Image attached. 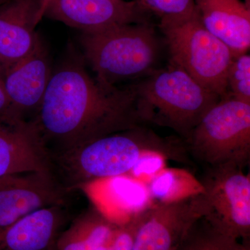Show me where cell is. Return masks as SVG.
<instances>
[{
  "label": "cell",
  "mask_w": 250,
  "mask_h": 250,
  "mask_svg": "<svg viewBox=\"0 0 250 250\" xmlns=\"http://www.w3.org/2000/svg\"><path fill=\"white\" fill-rule=\"evenodd\" d=\"M29 172H52L36 125L20 117L0 118V177Z\"/></svg>",
  "instance_id": "12"
},
{
  "label": "cell",
  "mask_w": 250,
  "mask_h": 250,
  "mask_svg": "<svg viewBox=\"0 0 250 250\" xmlns=\"http://www.w3.org/2000/svg\"><path fill=\"white\" fill-rule=\"evenodd\" d=\"M83 58L106 84L138 81L158 68L161 41L152 22L82 33Z\"/></svg>",
  "instance_id": "4"
},
{
  "label": "cell",
  "mask_w": 250,
  "mask_h": 250,
  "mask_svg": "<svg viewBox=\"0 0 250 250\" xmlns=\"http://www.w3.org/2000/svg\"><path fill=\"white\" fill-rule=\"evenodd\" d=\"M160 152L170 160L187 163V149L143 126L107 135L51 156V170L67 191L95 182L128 176L140 159Z\"/></svg>",
  "instance_id": "2"
},
{
  "label": "cell",
  "mask_w": 250,
  "mask_h": 250,
  "mask_svg": "<svg viewBox=\"0 0 250 250\" xmlns=\"http://www.w3.org/2000/svg\"><path fill=\"white\" fill-rule=\"evenodd\" d=\"M203 212L202 193L151 206L139 215L132 250H178Z\"/></svg>",
  "instance_id": "8"
},
{
  "label": "cell",
  "mask_w": 250,
  "mask_h": 250,
  "mask_svg": "<svg viewBox=\"0 0 250 250\" xmlns=\"http://www.w3.org/2000/svg\"><path fill=\"white\" fill-rule=\"evenodd\" d=\"M83 189L96 209L116 225H123L153 205L147 185L128 176L95 181Z\"/></svg>",
  "instance_id": "14"
},
{
  "label": "cell",
  "mask_w": 250,
  "mask_h": 250,
  "mask_svg": "<svg viewBox=\"0 0 250 250\" xmlns=\"http://www.w3.org/2000/svg\"><path fill=\"white\" fill-rule=\"evenodd\" d=\"M238 239L225 234L205 219L197 220L178 250H241Z\"/></svg>",
  "instance_id": "19"
},
{
  "label": "cell",
  "mask_w": 250,
  "mask_h": 250,
  "mask_svg": "<svg viewBox=\"0 0 250 250\" xmlns=\"http://www.w3.org/2000/svg\"><path fill=\"white\" fill-rule=\"evenodd\" d=\"M67 193L52 172L0 177V227L41 208L64 205Z\"/></svg>",
  "instance_id": "10"
},
{
  "label": "cell",
  "mask_w": 250,
  "mask_h": 250,
  "mask_svg": "<svg viewBox=\"0 0 250 250\" xmlns=\"http://www.w3.org/2000/svg\"><path fill=\"white\" fill-rule=\"evenodd\" d=\"M147 185L153 205L182 201L204 192L201 181L182 169L166 167Z\"/></svg>",
  "instance_id": "18"
},
{
  "label": "cell",
  "mask_w": 250,
  "mask_h": 250,
  "mask_svg": "<svg viewBox=\"0 0 250 250\" xmlns=\"http://www.w3.org/2000/svg\"><path fill=\"white\" fill-rule=\"evenodd\" d=\"M6 0H0V5L2 4L3 3H4Z\"/></svg>",
  "instance_id": "27"
},
{
  "label": "cell",
  "mask_w": 250,
  "mask_h": 250,
  "mask_svg": "<svg viewBox=\"0 0 250 250\" xmlns=\"http://www.w3.org/2000/svg\"><path fill=\"white\" fill-rule=\"evenodd\" d=\"M227 85V96L250 104V54H241L233 58L229 70Z\"/></svg>",
  "instance_id": "20"
},
{
  "label": "cell",
  "mask_w": 250,
  "mask_h": 250,
  "mask_svg": "<svg viewBox=\"0 0 250 250\" xmlns=\"http://www.w3.org/2000/svg\"><path fill=\"white\" fill-rule=\"evenodd\" d=\"M140 214L126 223L117 225L97 250H132Z\"/></svg>",
  "instance_id": "22"
},
{
  "label": "cell",
  "mask_w": 250,
  "mask_h": 250,
  "mask_svg": "<svg viewBox=\"0 0 250 250\" xmlns=\"http://www.w3.org/2000/svg\"><path fill=\"white\" fill-rule=\"evenodd\" d=\"M241 250H250V238L243 240Z\"/></svg>",
  "instance_id": "25"
},
{
  "label": "cell",
  "mask_w": 250,
  "mask_h": 250,
  "mask_svg": "<svg viewBox=\"0 0 250 250\" xmlns=\"http://www.w3.org/2000/svg\"><path fill=\"white\" fill-rule=\"evenodd\" d=\"M117 225L96 208L89 210L63 229L57 239L56 250H97Z\"/></svg>",
  "instance_id": "17"
},
{
  "label": "cell",
  "mask_w": 250,
  "mask_h": 250,
  "mask_svg": "<svg viewBox=\"0 0 250 250\" xmlns=\"http://www.w3.org/2000/svg\"><path fill=\"white\" fill-rule=\"evenodd\" d=\"M150 15L161 19L187 17L195 12V0H136Z\"/></svg>",
  "instance_id": "21"
},
{
  "label": "cell",
  "mask_w": 250,
  "mask_h": 250,
  "mask_svg": "<svg viewBox=\"0 0 250 250\" xmlns=\"http://www.w3.org/2000/svg\"><path fill=\"white\" fill-rule=\"evenodd\" d=\"M159 26L170 62L220 98L227 96L228 72L235 56L206 29L196 10L187 17L161 19Z\"/></svg>",
  "instance_id": "5"
},
{
  "label": "cell",
  "mask_w": 250,
  "mask_h": 250,
  "mask_svg": "<svg viewBox=\"0 0 250 250\" xmlns=\"http://www.w3.org/2000/svg\"><path fill=\"white\" fill-rule=\"evenodd\" d=\"M235 166L210 167L201 181L203 219L236 239L250 236V178Z\"/></svg>",
  "instance_id": "7"
},
{
  "label": "cell",
  "mask_w": 250,
  "mask_h": 250,
  "mask_svg": "<svg viewBox=\"0 0 250 250\" xmlns=\"http://www.w3.org/2000/svg\"><path fill=\"white\" fill-rule=\"evenodd\" d=\"M5 68H6V66H5L4 62H2L1 58H0V80H1L3 74H4Z\"/></svg>",
  "instance_id": "26"
},
{
  "label": "cell",
  "mask_w": 250,
  "mask_h": 250,
  "mask_svg": "<svg viewBox=\"0 0 250 250\" xmlns=\"http://www.w3.org/2000/svg\"><path fill=\"white\" fill-rule=\"evenodd\" d=\"M48 0H6L0 5V58L7 67L30 54Z\"/></svg>",
  "instance_id": "13"
},
{
  "label": "cell",
  "mask_w": 250,
  "mask_h": 250,
  "mask_svg": "<svg viewBox=\"0 0 250 250\" xmlns=\"http://www.w3.org/2000/svg\"><path fill=\"white\" fill-rule=\"evenodd\" d=\"M83 57L70 54L53 69L35 116L51 156L107 135L143 126L131 85L115 86L92 76Z\"/></svg>",
  "instance_id": "1"
},
{
  "label": "cell",
  "mask_w": 250,
  "mask_h": 250,
  "mask_svg": "<svg viewBox=\"0 0 250 250\" xmlns=\"http://www.w3.org/2000/svg\"><path fill=\"white\" fill-rule=\"evenodd\" d=\"M167 160V156L162 153H148L140 159L128 177L147 184L166 168Z\"/></svg>",
  "instance_id": "23"
},
{
  "label": "cell",
  "mask_w": 250,
  "mask_h": 250,
  "mask_svg": "<svg viewBox=\"0 0 250 250\" xmlns=\"http://www.w3.org/2000/svg\"><path fill=\"white\" fill-rule=\"evenodd\" d=\"M187 141L192 155L210 167L243 169L250 158V104L229 96L220 98Z\"/></svg>",
  "instance_id": "6"
},
{
  "label": "cell",
  "mask_w": 250,
  "mask_h": 250,
  "mask_svg": "<svg viewBox=\"0 0 250 250\" xmlns=\"http://www.w3.org/2000/svg\"><path fill=\"white\" fill-rule=\"evenodd\" d=\"M48 50L42 40L25 57L5 68L0 83L18 114L35 116L52 76Z\"/></svg>",
  "instance_id": "11"
},
{
  "label": "cell",
  "mask_w": 250,
  "mask_h": 250,
  "mask_svg": "<svg viewBox=\"0 0 250 250\" xmlns=\"http://www.w3.org/2000/svg\"><path fill=\"white\" fill-rule=\"evenodd\" d=\"M14 117L22 118L15 109L4 88L0 83V118H14Z\"/></svg>",
  "instance_id": "24"
},
{
  "label": "cell",
  "mask_w": 250,
  "mask_h": 250,
  "mask_svg": "<svg viewBox=\"0 0 250 250\" xmlns=\"http://www.w3.org/2000/svg\"><path fill=\"white\" fill-rule=\"evenodd\" d=\"M206 29L228 46L235 57L250 47V5L242 0H195Z\"/></svg>",
  "instance_id": "16"
},
{
  "label": "cell",
  "mask_w": 250,
  "mask_h": 250,
  "mask_svg": "<svg viewBox=\"0 0 250 250\" xmlns=\"http://www.w3.org/2000/svg\"><path fill=\"white\" fill-rule=\"evenodd\" d=\"M150 16L136 0H48L44 17L88 33L152 22Z\"/></svg>",
  "instance_id": "9"
},
{
  "label": "cell",
  "mask_w": 250,
  "mask_h": 250,
  "mask_svg": "<svg viewBox=\"0 0 250 250\" xmlns=\"http://www.w3.org/2000/svg\"><path fill=\"white\" fill-rule=\"evenodd\" d=\"M143 123L173 129L186 139L220 100L182 67L170 62L131 84Z\"/></svg>",
  "instance_id": "3"
},
{
  "label": "cell",
  "mask_w": 250,
  "mask_h": 250,
  "mask_svg": "<svg viewBox=\"0 0 250 250\" xmlns=\"http://www.w3.org/2000/svg\"><path fill=\"white\" fill-rule=\"evenodd\" d=\"M63 206L45 207L0 227V250H56L67 222Z\"/></svg>",
  "instance_id": "15"
}]
</instances>
